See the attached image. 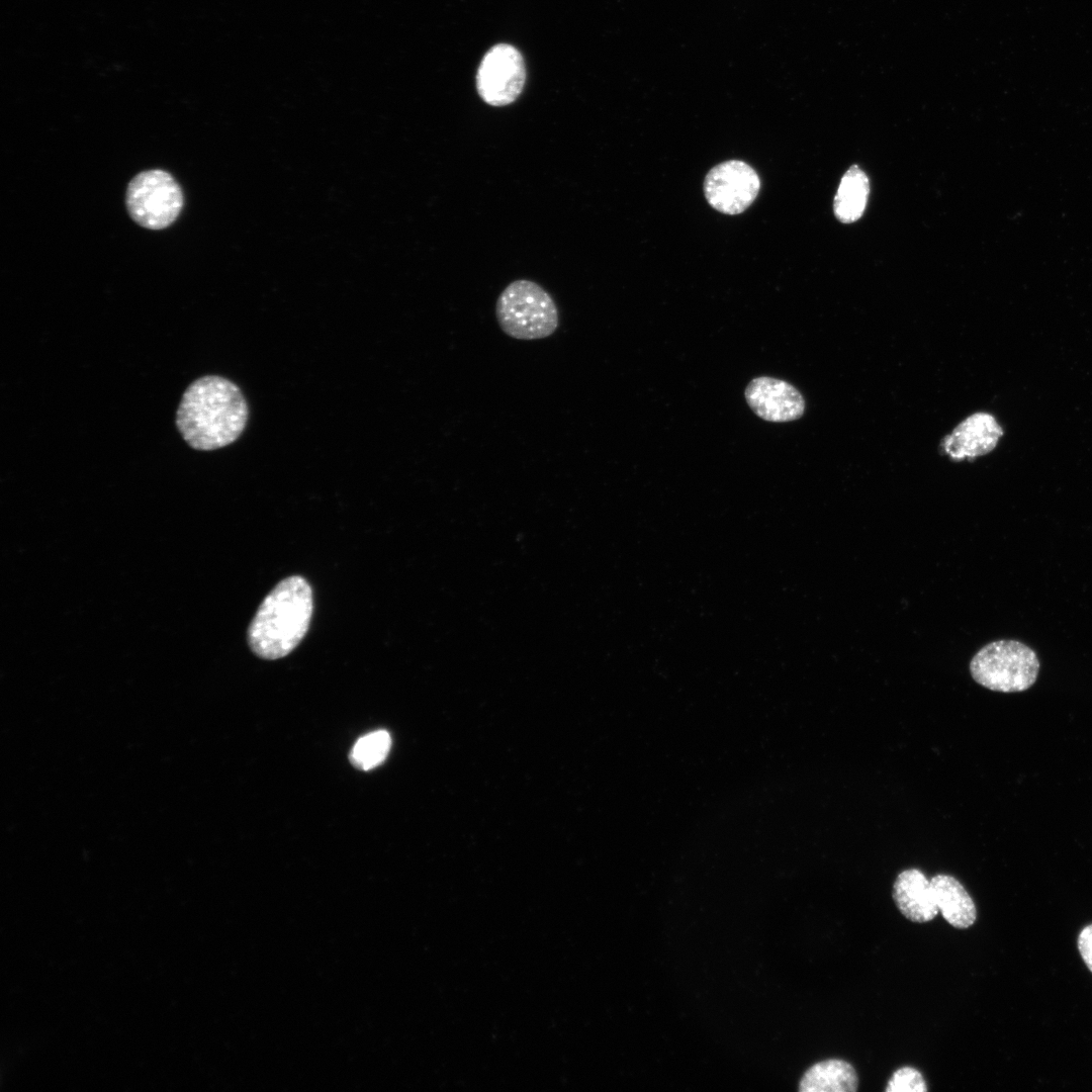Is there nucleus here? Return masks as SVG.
<instances>
[{
	"label": "nucleus",
	"instance_id": "nucleus-14",
	"mask_svg": "<svg viewBox=\"0 0 1092 1092\" xmlns=\"http://www.w3.org/2000/svg\"><path fill=\"white\" fill-rule=\"evenodd\" d=\"M391 737L386 730H376L360 737L350 752V761L358 769L369 770L380 765L388 755Z\"/></svg>",
	"mask_w": 1092,
	"mask_h": 1092
},
{
	"label": "nucleus",
	"instance_id": "nucleus-5",
	"mask_svg": "<svg viewBox=\"0 0 1092 1092\" xmlns=\"http://www.w3.org/2000/svg\"><path fill=\"white\" fill-rule=\"evenodd\" d=\"M184 203L183 192L168 172L161 169L139 173L128 183L125 205L130 217L149 230H163L179 216Z\"/></svg>",
	"mask_w": 1092,
	"mask_h": 1092
},
{
	"label": "nucleus",
	"instance_id": "nucleus-10",
	"mask_svg": "<svg viewBox=\"0 0 1092 1092\" xmlns=\"http://www.w3.org/2000/svg\"><path fill=\"white\" fill-rule=\"evenodd\" d=\"M893 899L903 916L912 922H928L939 911L933 885L918 869H907L898 874L893 885Z\"/></svg>",
	"mask_w": 1092,
	"mask_h": 1092
},
{
	"label": "nucleus",
	"instance_id": "nucleus-1",
	"mask_svg": "<svg viewBox=\"0 0 1092 1092\" xmlns=\"http://www.w3.org/2000/svg\"><path fill=\"white\" fill-rule=\"evenodd\" d=\"M248 418V403L239 386L222 376L206 375L184 391L176 426L191 448L210 451L234 443Z\"/></svg>",
	"mask_w": 1092,
	"mask_h": 1092
},
{
	"label": "nucleus",
	"instance_id": "nucleus-4",
	"mask_svg": "<svg viewBox=\"0 0 1092 1092\" xmlns=\"http://www.w3.org/2000/svg\"><path fill=\"white\" fill-rule=\"evenodd\" d=\"M976 682L1000 693L1028 690L1036 680L1039 660L1036 653L1017 640H998L982 647L970 662Z\"/></svg>",
	"mask_w": 1092,
	"mask_h": 1092
},
{
	"label": "nucleus",
	"instance_id": "nucleus-12",
	"mask_svg": "<svg viewBox=\"0 0 1092 1092\" xmlns=\"http://www.w3.org/2000/svg\"><path fill=\"white\" fill-rule=\"evenodd\" d=\"M858 1087L857 1074L846 1061L828 1059L810 1067L803 1075L799 1090L801 1092H855Z\"/></svg>",
	"mask_w": 1092,
	"mask_h": 1092
},
{
	"label": "nucleus",
	"instance_id": "nucleus-11",
	"mask_svg": "<svg viewBox=\"0 0 1092 1092\" xmlns=\"http://www.w3.org/2000/svg\"><path fill=\"white\" fill-rule=\"evenodd\" d=\"M930 881L938 910L946 922L960 929L972 926L977 917L976 906L960 881L945 874L935 875Z\"/></svg>",
	"mask_w": 1092,
	"mask_h": 1092
},
{
	"label": "nucleus",
	"instance_id": "nucleus-3",
	"mask_svg": "<svg viewBox=\"0 0 1092 1092\" xmlns=\"http://www.w3.org/2000/svg\"><path fill=\"white\" fill-rule=\"evenodd\" d=\"M495 315L502 331L517 340L544 339L559 326L552 296L541 285L527 279L507 285L497 297Z\"/></svg>",
	"mask_w": 1092,
	"mask_h": 1092
},
{
	"label": "nucleus",
	"instance_id": "nucleus-7",
	"mask_svg": "<svg viewBox=\"0 0 1092 1092\" xmlns=\"http://www.w3.org/2000/svg\"><path fill=\"white\" fill-rule=\"evenodd\" d=\"M760 180L747 163L730 160L713 167L704 182V192L709 204L725 214H738L755 200Z\"/></svg>",
	"mask_w": 1092,
	"mask_h": 1092
},
{
	"label": "nucleus",
	"instance_id": "nucleus-6",
	"mask_svg": "<svg viewBox=\"0 0 1092 1092\" xmlns=\"http://www.w3.org/2000/svg\"><path fill=\"white\" fill-rule=\"evenodd\" d=\"M526 69L521 53L513 46L498 43L484 55L476 74L480 98L491 106H506L521 95Z\"/></svg>",
	"mask_w": 1092,
	"mask_h": 1092
},
{
	"label": "nucleus",
	"instance_id": "nucleus-2",
	"mask_svg": "<svg viewBox=\"0 0 1092 1092\" xmlns=\"http://www.w3.org/2000/svg\"><path fill=\"white\" fill-rule=\"evenodd\" d=\"M313 611L312 589L300 575L275 585L259 606L248 629L255 655L274 660L289 654L307 633Z\"/></svg>",
	"mask_w": 1092,
	"mask_h": 1092
},
{
	"label": "nucleus",
	"instance_id": "nucleus-8",
	"mask_svg": "<svg viewBox=\"0 0 1092 1092\" xmlns=\"http://www.w3.org/2000/svg\"><path fill=\"white\" fill-rule=\"evenodd\" d=\"M745 399L759 418L768 422H790L801 418L805 400L787 381L772 377L752 379L745 389Z\"/></svg>",
	"mask_w": 1092,
	"mask_h": 1092
},
{
	"label": "nucleus",
	"instance_id": "nucleus-15",
	"mask_svg": "<svg viewBox=\"0 0 1092 1092\" xmlns=\"http://www.w3.org/2000/svg\"><path fill=\"white\" fill-rule=\"evenodd\" d=\"M885 1090L887 1092H925L927 1086L918 1070L902 1067L893 1073Z\"/></svg>",
	"mask_w": 1092,
	"mask_h": 1092
},
{
	"label": "nucleus",
	"instance_id": "nucleus-13",
	"mask_svg": "<svg viewBox=\"0 0 1092 1092\" xmlns=\"http://www.w3.org/2000/svg\"><path fill=\"white\" fill-rule=\"evenodd\" d=\"M870 195V181L858 165H852L842 176L836 191L833 210L842 223H851L861 217Z\"/></svg>",
	"mask_w": 1092,
	"mask_h": 1092
},
{
	"label": "nucleus",
	"instance_id": "nucleus-16",
	"mask_svg": "<svg viewBox=\"0 0 1092 1092\" xmlns=\"http://www.w3.org/2000/svg\"><path fill=\"white\" fill-rule=\"evenodd\" d=\"M1078 948L1087 968L1092 973V924L1086 926L1079 934Z\"/></svg>",
	"mask_w": 1092,
	"mask_h": 1092
},
{
	"label": "nucleus",
	"instance_id": "nucleus-9",
	"mask_svg": "<svg viewBox=\"0 0 1092 1092\" xmlns=\"http://www.w3.org/2000/svg\"><path fill=\"white\" fill-rule=\"evenodd\" d=\"M1003 435L996 419L987 413H975L945 436L941 446L954 461L975 459L991 452Z\"/></svg>",
	"mask_w": 1092,
	"mask_h": 1092
}]
</instances>
